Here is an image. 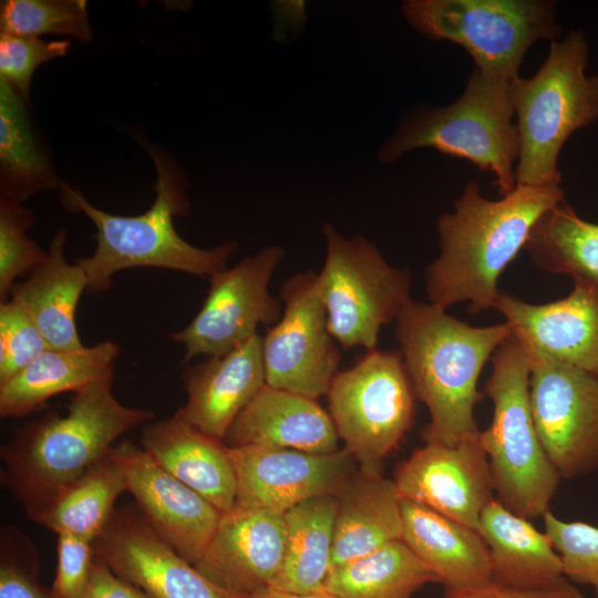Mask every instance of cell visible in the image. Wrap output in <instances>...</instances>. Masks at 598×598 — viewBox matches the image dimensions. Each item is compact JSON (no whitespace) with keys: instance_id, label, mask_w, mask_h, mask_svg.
Instances as JSON below:
<instances>
[{"instance_id":"obj_1","label":"cell","mask_w":598,"mask_h":598,"mask_svg":"<svg viewBox=\"0 0 598 598\" xmlns=\"http://www.w3.org/2000/svg\"><path fill=\"white\" fill-rule=\"evenodd\" d=\"M564 200L560 186L516 185L501 199L468 183L453 212L437 220L439 256L426 266L425 292L443 309L468 302L470 313L494 309L498 278L528 240L539 218Z\"/></svg>"},{"instance_id":"obj_2","label":"cell","mask_w":598,"mask_h":598,"mask_svg":"<svg viewBox=\"0 0 598 598\" xmlns=\"http://www.w3.org/2000/svg\"><path fill=\"white\" fill-rule=\"evenodd\" d=\"M511 336L504 322L473 327L433 303L410 300L396 319L395 338L415 396L430 412L425 443L456 445L480 433L475 405L484 364Z\"/></svg>"},{"instance_id":"obj_3","label":"cell","mask_w":598,"mask_h":598,"mask_svg":"<svg viewBox=\"0 0 598 598\" xmlns=\"http://www.w3.org/2000/svg\"><path fill=\"white\" fill-rule=\"evenodd\" d=\"M142 145L156 171L155 199L146 212L135 216L113 215L92 205L76 187L63 181L58 189L64 207L84 214L96 228L93 254L76 260L86 275L87 290L92 295L111 288L118 271L136 267L210 278L227 268L237 249L234 240L202 249L179 236L174 218L187 215L190 208L186 175L163 150L145 140Z\"/></svg>"},{"instance_id":"obj_4","label":"cell","mask_w":598,"mask_h":598,"mask_svg":"<svg viewBox=\"0 0 598 598\" xmlns=\"http://www.w3.org/2000/svg\"><path fill=\"white\" fill-rule=\"evenodd\" d=\"M113 375L74 392L65 414L51 412L20 426L1 447L3 480L28 516L106 456L127 431L154 419L115 398Z\"/></svg>"},{"instance_id":"obj_5","label":"cell","mask_w":598,"mask_h":598,"mask_svg":"<svg viewBox=\"0 0 598 598\" xmlns=\"http://www.w3.org/2000/svg\"><path fill=\"white\" fill-rule=\"evenodd\" d=\"M584 32L550 41L549 52L529 79L511 82L519 153L516 185L560 186L558 157L579 128L598 121V76L587 75Z\"/></svg>"},{"instance_id":"obj_6","label":"cell","mask_w":598,"mask_h":598,"mask_svg":"<svg viewBox=\"0 0 598 598\" xmlns=\"http://www.w3.org/2000/svg\"><path fill=\"white\" fill-rule=\"evenodd\" d=\"M484 391L493 403L489 426L480 432L496 499L524 518L549 511L561 477L540 444L529 401L532 358L511 336L496 349Z\"/></svg>"},{"instance_id":"obj_7","label":"cell","mask_w":598,"mask_h":598,"mask_svg":"<svg viewBox=\"0 0 598 598\" xmlns=\"http://www.w3.org/2000/svg\"><path fill=\"white\" fill-rule=\"evenodd\" d=\"M511 82L474 69L455 102L403 121L379 148V161L392 164L412 150L433 148L470 161L493 176L499 195H508L516 187L519 153Z\"/></svg>"},{"instance_id":"obj_8","label":"cell","mask_w":598,"mask_h":598,"mask_svg":"<svg viewBox=\"0 0 598 598\" xmlns=\"http://www.w3.org/2000/svg\"><path fill=\"white\" fill-rule=\"evenodd\" d=\"M554 7L539 0H408L402 12L426 38L462 45L476 70L513 80L535 41L558 37Z\"/></svg>"},{"instance_id":"obj_9","label":"cell","mask_w":598,"mask_h":598,"mask_svg":"<svg viewBox=\"0 0 598 598\" xmlns=\"http://www.w3.org/2000/svg\"><path fill=\"white\" fill-rule=\"evenodd\" d=\"M330 416L359 473L382 476L384 458L410 430L415 393L402 353L370 350L339 371L328 390Z\"/></svg>"},{"instance_id":"obj_10","label":"cell","mask_w":598,"mask_h":598,"mask_svg":"<svg viewBox=\"0 0 598 598\" xmlns=\"http://www.w3.org/2000/svg\"><path fill=\"white\" fill-rule=\"evenodd\" d=\"M322 231L327 249L318 288L329 332L343 348L374 350L381 328L411 300L410 271L391 266L362 235L344 237L331 225Z\"/></svg>"},{"instance_id":"obj_11","label":"cell","mask_w":598,"mask_h":598,"mask_svg":"<svg viewBox=\"0 0 598 598\" xmlns=\"http://www.w3.org/2000/svg\"><path fill=\"white\" fill-rule=\"evenodd\" d=\"M283 256L282 247L268 246L209 278L197 315L169 334L185 346L184 363L197 355H223L256 336L258 326L279 321L282 302L268 286Z\"/></svg>"},{"instance_id":"obj_12","label":"cell","mask_w":598,"mask_h":598,"mask_svg":"<svg viewBox=\"0 0 598 598\" xmlns=\"http://www.w3.org/2000/svg\"><path fill=\"white\" fill-rule=\"evenodd\" d=\"M282 315L261 337L266 384L310 399L327 395L340 352L328 329L318 274L302 271L280 288Z\"/></svg>"},{"instance_id":"obj_13","label":"cell","mask_w":598,"mask_h":598,"mask_svg":"<svg viewBox=\"0 0 598 598\" xmlns=\"http://www.w3.org/2000/svg\"><path fill=\"white\" fill-rule=\"evenodd\" d=\"M529 401L535 427L561 478L598 468V379L580 369L530 355Z\"/></svg>"},{"instance_id":"obj_14","label":"cell","mask_w":598,"mask_h":598,"mask_svg":"<svg viewBox=\"0 0 598 598\" xmlns=\"http://www.w3.org/2000/svg\"><path fill=\"white\" fill-rule=\"evenodd\" d=\"M237 481L236 505L279 514L321 495H337L355 475L346 448L313 454L267 446L228 447Z\"/></svg>"},{"instance_id":"obj_15","label":"cell","mask_w":598,"mask_h":598,"mask_svg":"<svg viewBox=\"0 0 598 598\" xmlns=\"http://www.w3.org/2000/svg\"><path fill=\"white\" fill-rule=\"evenodd\" d=\"M393 483L401 499L425 505L468 527L495 497L480 433L456 444L425 443L400 463Z\"/></svg>"},{"instance_id":"obj_16","label":"cell","mask_w":598,"mask_h":598,"mask_svg":"<svg viewBox=\"0 0 598 598\" xmlns=\"http://www.w3.org/2000/svg\"><path fill=\"white\" fill-rule=\"evenodd\" d=\"M112 454L123 468L127 492L144 520L194 566L223 513L164 470L141 445L125 440L114 445Z\"/></svg>"},{"instance_id":"obj_17","label":"cell","mask_w":598,"mask_h":598,"mask_svg":"<svg viewBox=\"0 0 598 598\" xmlns=\"http://www.w3.org/2000/svg\"><path fill=\"white\" fill-rule=\"evenodd\" d=\"M93 549L117 576L152 598H235L167 545L136 506L115 508Z\"/></svg>"},{"instance_id":"obj_18","label":"cell","mask_w":598,"mask_h":598,"mask_svg":"<svg viewBox=\"0 0 598 598\" xmlns=\"http://www.w3.org/2000/svg\"><path fill=\"white\" fill-rule=\"evenodd\" d=\"M286 548L283 514L235 506L223 513L194 567L235 598L271 585Z\"/></svg>"},{"instance_id":"obj_19","label":"cell","mask_w":598,"mask_h":598,"mask_svg":"<svg viewBox=\"0 0 598 598\" xmlns=\"http://www.w3.org/2000/svg\"><path fill=\"white\" fill-rule=\"evenodd\" d=\"M494 309L529 355L580 369L598 379V291L575 285L563 299L542 305L499 292Z\"/></svg>"},{"instance_id":"obj_20","label":"cell","mask_w":598,"mask_h":598,"mask_svg":"<svg viewBox=\"0 0 598 598\" xmlns=\"http://www.w3.org/2000/svg\"><path fill=\"white\" fill-rule=\"evenodd\" d=\"M182 380L187 401L175 414L224 441L238 414L266 384L261 336L257 333L223 355L188 367Z\"/></svg>"},{"instance_id":"obj_21","label":"cell","mask_w":598,"mask_h":598,"mask_svg":"<svg viewBox=\"0 0 598 598\" xmlns=\"http://www.w3.org/2000/svg\"><path fill=\"white\" fill-rule=\"evenodd\" d=\"M329 413L315 399L265 384L229 427L228 447L267 446L313 454L339 451Z\"/></svg>"},{"instance_id":"obj_22","label":"cell","mask_w":598,"mask_h":598,"mask_svg":"<svg viewBox=\"0 0 598 598\" xmlns=\"http://www.w3.org/2000/svg\"><path fill=\"white\" fill-rule=\"evenodd\" d=\"M141 446L168 473L220 513L236 505L237 481L227 446L174 414L143 427Z\"/></svg>"},{"instance_id":"obj_23","label":"cell","mask_w":598,"mask_h":598,"mask_svg":"<svg viewBox=\"0 0 598 598\" xmlns=\"http://www.w3.org/2000/svg\"><path fill=\"white\" fill-rule=\"evenodd\" d=\"M401 540L431 568L445 590L492 581L489 550L478 530L409 499H401Z\"/></svg>"},{"instance_id":"obj_24","label":"cell","mask_w":598,"mask_h":598,"mask_svg":"<svg viewBox=\"0 0 598 598\" xmlns=\"http://www.w3.org/2000/svg\"><path fill=\"white\" fill-rule=\"evenodd\" d=\"M118 354L120 347L110 340L79 349H48L0 384V416H24L54 395L113 375Z\"/></svg>"},{"instance_id":"obj_25","label":"cell","mask_w":598,"mask_h":598,"mask_svg":"<svg viewBox=\"0 0 598 598\" xmlns=\"http://www.w3.org/2000/svg\"><path fill=\"white\" fill-rule=\"evenodd\" d=\"M66 238L65 229L56 230L47 260L27 280L17 282L10 296L28 311L50 349L83 347L75 313L81 295L87 290V278L78 262L66 261Z\"/></svg>"},{"instance_id":"obj_26","label":"cell","mask_w":598,"mask_h":598,"mask_svg":"<svg viewBox=\"0 0 598 598\" xmlns=\"http://www.w3.org/2000/svg\"><path fill=\"white\" fill-rule=\"evenodd\" d=\"M477 530L489 550L493 582L528 588L564 577L561 559L546 533L496 498L483 509Z\"/></svg>"},{"instance_id":"obj_27","label":"cell","mask_w":598,"mask_h":598,"mask_svg":"<svg viewBox=\"0 0 598 598\" xmlns=\"http://www.w3.org/2000/svg\"><path fill=\"white\" fill-rule=\"evenodd\" d=\"M336 496L330 568L402 539L401 498L392 480L358 473Z\"/></svg>"},{"instance_id":"obj_28","label":"cell","mask_w":598,"mask_h":598,"mask_svg":"<svg viewBox=\"0 0 598 598\" xmlns=\"http://www.w3.org/2000/svg\"><path fill=\"white\" fill-rule=\"evenodd\" d=\"M30 101L0 80V197L23 203L59 189L51 156L32 125Z\"/></svg>"},{"instance_id":"obj_29","label":"cell","mask_w":598,"mask_h":598,"mask_svg":"<svg viewBox=\"0 0 598 598\" xmlns=\"http://www.w3.org/2000/svg\"><path fill=\"white\" fill-rule=\"evenodd\" d=\"M337 511V496L321 495L301 502L283 513L285 556L270 586L295 594L324 590Z\"/></svg>"},{"instance_id":"obj_30","label":"cell","mask_w":598,"mask_h":598,"mask_svg":"<svg viewBox=\"0 0 598 598\" xmlns=\"http://www.w3.org/2000/svg\"><path fill=\"white\" fill-rule=\"evenodd\" d=\"M124 492H127L125 474L111 451L30 518L56 534L68 533L93 543Z\"/></svg>"},{"instance_id":"obj_31","label":"cell","mask_w":598,"mask_h":598,"mask_svg":"<svg viewBox=\"0 0 598 598\" xmlns=\"http://www.w3.org/2000/svg\"><path fill=\"white\" fill-rule=\"evenodd\" d=\"M437 577L402 542L394 540L329 569L323 588L337 598H413Z\"/></svg>"},{"instance_id":"obj_32","label":"cell","mask_w":598,"mask_h":598,"mask_svg":"<svg viewBox=\"0 0 598 598\" xmlns=\"http://www.w3.org/2000/svg\"><path fill=\"white\" fill-rule=\"evenodd\" d=\"M525 249L543 270L598 291V224L580 218L565 199L539 218Z\"/></svg>"},{"instance_id":"obj_33","label":"cell","mask_w":598,"mask_h":598,"mask_svg":"<svg viewBox=\"0 0 598 598\" xmlns=\"http://www.w3.org/2000/svg\"><path fill=\"white\" fill-rule=\"evenodd\" d=\"M0 33L40 38L60 34L93 39L85 0H7L1 2Z\"/></svg>"},{"instance_id":"obj_34","label":"cell","mask_w":598,"mask_h":598,"mask_svg":"<svg viewBox=\"0 0 598 598\" xmlns=\"http://www.w3.org/2000/svg\"><path fill=\"white\" fill-rule=\"evenodd\" d=\"M33 212L21 203L0 197V300L10 299L17 279L32 272L48 258L28 236L33 226Z\"/></svg>"},{"instance_id":"obj_35","label":"cell","mask_w":598,"mask_h":598,"mask_svg":"<svg viewBox=\"0 0 598 598\" xmlns=\"http://www.w3.org/2000/svg\"><path fill=\"white\" fill-rule=\"evenodd\" d=\"M543 519L545 533L561 559L564 576L591 587L598 598V527L563 520L550 511Z\"/></svg>"},{"instance_id":"obj_36","label":"cell","mask_w":598,"mask_h":598,"mask_svg":"<svg viewBox=\"0 0 598 598\" xmlns=\"http://www.w3.org/2000/svg\"><path fill=\"white\" fill-rule=\"evenodd\" d=\"M49 348L41 331L16 299L0 303V384Z\"/></svg>"},{"instance_id":"obj_37","label":"cell","mask_w":598,"mask_h":598,"mask_svg":"<svg viewBox=\"0 0 598 598\" xmlns=\"http://www.w3.org/2000/svg\"><path fill=\"white\" fill-rule=\"evenodd\" d=\"M70 40L47 41L37 37L0 33V80L30 101L35 70L43 63L64 56Z\"/></svg>"},{"instance_id":"obj_38","label":"cell","mask_w":598,"mask_h":598,"mask_svg":"<svg viewBox=\"0 0 598 598\" xmlns=\"http://www.w3.org/2000/svg\"><path fill=\"white\" fill-rule=\"evenodd\" d=\"M0 598H52L39 579V563L32 544L16 528L1 533Z\"/></svg>"},{"instance_id":"obj_39","label":"cell","mask_w":598,"mask_h":598,"mask_svg":"<svg viewBox=\"0 0 598 598\" xmlns=\"http://www.w3.org/2000/svg\"><path fill=\"white\" fill-rule=\"evenodd\" d=\"M58 563L52 598H76L89 579L95 553L93 543L79 536L58 534Z\"/></svg>"},{"instance_id":"obj_40","label":"cell","mask_w":598,"mask_h":598,"mask_svg":"<svg viewBox=\"0 0 598 598\" xmlns=\"http://www.w3.org/2000/svg\"><path fill=\"white\" fill-rule=\"evenodd\" d=\"M442 598H585L581 591L565 576L542 587H514L488 582L464 589L445 590Z\"/></svg>"},{"instance_id":"obj_41","label":"cell","mask_w":598,"mask_h":598,"mask_svg":"<svg viewBox=\"0 0 598 598\" xmlns=\"http://www.w3.org/2000/svg\"><path fill=\"white\" fill-rule=\"evenodd\" d=\"M76 598H152L138 587L117 576L95 555L83 590Z\"/></svg>"},{"instance_id":"obj_42","label":"cell","mask_w":598,"mask_h":598,"mask_svg":"<svg viewBox=\"0 0 598 598\" xmlns=\"http://www.w3.org/2000/svg\"><path fill=\"white\" fill-rule=\"evenodd\" d=\"M241 598H337L326 590L315 594H295L285 591L272 586L261 587Z\"/></svg>"}]
</instances>
